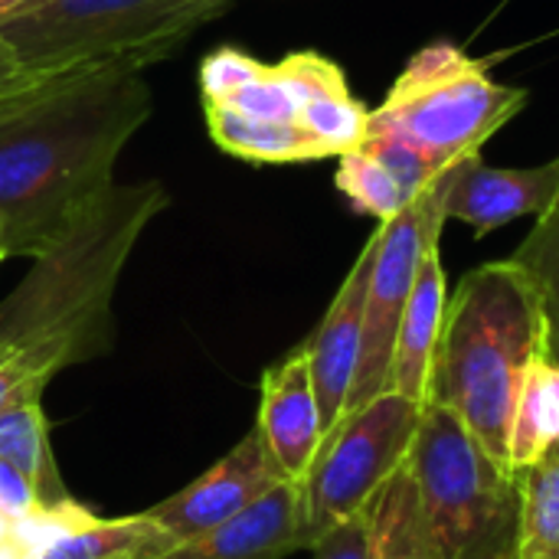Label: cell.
<instances>
[{"mask_svg": "<svg viewBox=\"0 0 559 559\" xmlns=\"http://www.w3.org/2000/svg\"><path fill=\"white\" fill-rule=\"evenodd\" d=\"M154 111L144 66L111 59L0 95V249L36 259L102 190Z\"/></svg>", "mask_w": 559, "mask_h": 559, "instance_id": "obj_1", "label": "cell"}, {"mask_svg": "<svg viewBox=\"0 0 559 559\" xmlns=\"http://www.w3.org/2000/svg\"><path fill=\"white\" fill-rule=\"evenodd\" d=\"M160 180L111 183L0 301V409L36 400L49 380L111 350V301L141 233L167 210Z\"/></svg>", "mask_w": 559, "mask_h": 559, "instance_id": "obj_2", "label": "cell"}, {"mask_svg": "<svg viewBox=\"0 0 559 559\" xmlns=\"http://www.w3.org/2000/svg\"><path fill=\"white\" fill-rule=\"evenodd\" d=\"M547 350L537 288L511 259L472 269L445 305L426 403L462 419L475 442L508 468V436L521 386Z\"/></svg>", "mask_w": 559, "mask_h": 559, "instance_id": "obj_3", "label": "cell"}, {"mask_svg": "<svg viewBox=\"0 0 559 559\" xmlns=\"http://www.w3.org/2000/svg\"><path fill=\"white\" fill-rule=\"evenodd\" d=\"M406 468L432 559H521L518 475L455 413L426 403Z\"/></svg>", "mask_w": 559, "mask_h": 559, "instance_id": "obj_4", "label": "cell"}, {"mask_svg": "<svg viewBox=\"0 0 559 559\" xmlns=\"http://www.w3.org/2000/svg\"><path fill=\"white\" fill-rule=\"evenodd\" d=\"M226 7L229 0H36L0 16V43L39 75L111 59L147 69Z\"/></svg>", "mask_w": 559, "mask_h": 559, "instance_id": "obj_5", "label": "cell"}, {"mask_svg": "<svg viewBox=\"0 0 559 559\" xmlns=\"http://www.w3.org/2000/svg\"><path fill=\"white\" fill-rule=\"evenodd\" d=\"M527 105L524 88L491 79V69L452 43L419 49L396 75L370 124L390 128L452 167L481 147Z\"/></svg>", "mask_w": 559, "mask_h": 559, "instance_id": "obj_6", "label": "cell"}, {"mask_svg": "<svg viewBox=\"0 0 559 559\" xmlns=\"http://www.w3.org/2000/svg\"><path fill=\"white\" fill-rule=\"evenodd\" d=\"M423 413L426 403L383 390L370 403L347 409L324 432L314 462L298 481L311 547L377 501L386 481L406 465Z\"/></svg>", "mask_w": 559, "mask_h": 559, "instance_id": "obj_7", "label": "cell"}, {"mask_svg": "<svg viewBox=\"0 0 559 559\" xmlns=\"http://www.w3.org/2000/svg\"><path fill=\"white\" fill-rule=\"evenodd\" d=\"M452 170L455 167H449L439 177V183L419 193L393 219H383L373 233L377 252H373L370 282H367L364 344H360V364H357L347 409L370 403L390 383L393 344H396L406 301L413 295L423 255L429 252V246L439 242L442 226H445V190H449Z\"/></svg>", "mask_w": 559, "mask_h": 559, "instance_id": "obj_8", "label": "cell"}, {"mask_svg": "<svg viewBox=\"0 0 559 559\" xmlns=\"http://www.w3.org/2000/svg\"><path fill=\"white\" fill-rule=\"evenodd\" d=\"M282 481H288V478L275 465V459L255 426L206 475H200L197 481H190L183 491L170 495L167 501L154 504L147 514L177 544H183V540H193V537L226 524L229 518L246 511L252 501H259L265 491H272Z\"/></svg>", "mask_w": 559, "mask_h": 559, "instance_id": "obj_9", "label": "cell"}, {"mask_svg": "<svg viewBox=\"0 0 559 559\" xmlns=\"http://www.w3.org/2000/svg\"><path fill=\"white\" fill-rule=\"evenodd\" d=\"M559 193V157L537 167H488L481 154L455 164L445 190V223L459 219L488 236L514 219L540 216Z\"/></svg>", "mask_w": 559, "mask_h": 559, "instance_id": "obj_10", "label": "cell"}, {"mask_svg": "<svg viewBox=\"0 0 559 559\" xmlns=\"http://www.w3.org/2000/svg\"><path fill=\"white\" fill-rule=\"evenodd\" d=\"M373 252H377V236H370V242L350 265L347 278L341 282L324 321L305 344L324 432H331L337 419L347 413L350 386L360 364V344H364V305H367Z\"/></svg>", "mask_w": 559, "mask_h": 559, "instance_id": "obj_11", "label": "cell"}, {"mask_svg": "<svg viewBox=\"0 0 559 559\" xmlns=\"http://www.w3.org/2000/svg\"><path fill=\"white\" fill-rule=\"evenodd\" d=\"M308 547L301 485L282 481L226 524L177 544L157 559H285Z\"/></svg>", "mask_w": 559, "mask_h": 559, "instance_id": "obj_12", "label": "cell"}, {"mask_svg": "<svg viewBox=\"0 0 559 559\" xmlns=\"http://www.w3.org/2000/svg\"><path fill=\"white\" fill-rule=\"evenodd\" d=\"M259 432L288 481H301L324 439L321 409L305 347L265 370L259 390Z\"/></svg>", "mask_w": 559, "mask_h": 559, "instance_id": "obj_13", "label": "cell"}, {"mask_svg": "<svg viewBox=\"0 0 559 559\" xmlns=\"http://www.w3.org/2000/svg\"><path fill=\"white\" fill-rule=\"evenodd\" d=\"M298 92V124L324 157H341L367 138L370 111L354 98L337 62L318 52H292L282 59Z\"/></svg>", "mask_w": 559, "mask_h": 559, "instance_id": "obj_14", "label": "cell"}, {"mask_svg": "<svg viewBox=\"0 0 559 559\" xmlns=\"http://www.w3.org/2000/svg\"><path fill=\"white\" fill-rule=\"evenodd\" d=\"M445 305H449V285H445V269H442V255H439V242H436L423 255L413 295L406 301V311H403V321L396 331V344H393L386 390L403 393L416 403H426L432 357H436L442 321H445Z\"/></svg>", "mask_w": 559, "mask_h": 559, "instance_id": "obj_15", "label": "cell"}, {"mask_svg": "<svg viewBox=\"0 0 559 559\" xmlns=\"http://www.w3.org/2000/svg\"><path fill=\"white\" fill-rule=\"evenodd\" d=\"M210 138L233 157L252 164H305L324 160L308 131L295 121H269L246 115L226 102H203Z\"/></svg>", "mask_w": 559, "mask_h": 559, "instance_id": "obj_16", "label": "cell"}, {"mask_svg": "<svg viewBox=\"0 0 559 559\" xmlns=\"http://www.w3.org/2000/svg\"><path fill=\"white\" fill-rule=\"evenodd\" d=\"M559 449V360L547 350L531 367L508 436V468L524 472Z\"/></svg>", "mask_w": 559, "mask_h": 559, "instance_id": "obj_17", "label": "cell"}, {"mask_svg": "<svg viewBox=\"0 0 559 559\" xmlns=\"http://www.w3.org/2000/svg\"><path fill=\"white\" fill-rule=\"evenodd\" d=\"M0 462L16 468L36 491L39 504L69 501L56 455L49 445V426L43 416V396L20 400L0 409Z\"/></svg>", "mask_w": 559, "mask_h": 559, "instance_id": "obj_18", "label": "cell"}, {"mask_svg": "<svg viewBox=\"0 0 559 559\" xmlns=\"http://www.w3.org/2000/svg\"><path fill=\"white\" fill-rule=\"evenodd\" d=\"M174 547L177 540L144 511L115 521L95 518L52 540L36 559H157Z\"/></svg>", "mask_w": 559, "mask_h": 559, "instance_id": "obj_19", "label": "cell"}, {"mask_svg": "<svg viewBox=\"0 0 559 559\" xmlns=\"http://www.w3.org/2000/svg\"><path fill=\"white\" fill-rule=\"evenodd\" d=\"M370 559H432L416 504V485L403 465L373 501Z\"/></svg>", "mask_w": 559, "mask_h": 559, "instance_id": "obj_20", "label": "cell"}, {"mask_svg": "<svg viewBox=\"0 0 559 559\" xmlns=\"http://www.w3.org/2000/svg\"><path fill=\"white\" fill-rule=\"evenodd\" d=\"M514 475L521 488V559H559V449Z\"/></svg>", "mask_w": 559, "mask_h": 559, "instance_id": "obj_21", "label": "cell"}, {"mask_svg": "<svg viewBox=\"0 0 559 559\" xmlns=\"http://www.w3.org/2000/svg\"><path fill=\"white\" fill-rule=\"evenodd\" d=\"M537 288L544 321H547V354L559 360V193L534 223L527 239L511 255Z\"/></svg>", "mask_w": 559, "mask_h": 559, "instance_id": "obj_22", "label": "cell"}, {"mask_svg": "<svg viewBox=\"0 0 559 559\" xmlns=\"http://www.w3.org/2000/svg\"><path fill=\"white\" fill-rule=\"evenodd\" d=\"M334 180H337V190L354 203V210L377 216V223L393 219L400 210L413 203L396 183V177L364 147H354L337 157Z\"/></svg>", "mask_w": 559, "mask_h": 559, "instance_id": "obj_23", "label": "cell"}, {"mask_svg": "<svg viewBox=\"0 0 559 559\" xmlns=\"http://www.w3.org/2000/svg\"><path fill=\"white\" fill-rule=\"evenodd\" d=\"M360 147L370 151L396 177V183L403 187V193L409 200H416L419 193H426L449 170L445 164H439L432 154H426L423 147H416L403 134H396L390 128H380V124H370V121H367V138L360 141Z\"/></svg>", "mask_w": 559, "mask_h": 559, "instance_id": "obj_24", "label": "cell"}, {"mask_svg": "<svg viewBox=\"0 0 559 559\" xmlns=\"http://www.w3.org/2000/svg\"><path fill=\"white\" fill-rule=\"evenodd\" d=\"M226 105H233L246 115H255V118L298 124V92L282 62H275V66L262 62V69Z\"/></svg>", "mask_w": 559, "mask_h": 559, "instance_id": "obj_25", "label": "cell"}, {"mask_svg": "<svg viewBox=\"0 0 559 559\" xmlns=\"http://www.w3.org/2000/svg\"><path fill=\"white\" fill-rule=\"evenodd\" d=\"M262 69L259 59H252L242 49H216L200 62V92L203 102H229L255 72Z\"/></svg>", "mask_w": 559, "mask_h": 559, "instance_id": "obj_26", "label": "cell"}, {"mask_svg": "<svg viewBox=\"0 0 559 559\" xmlns=\"http://www.w3.org/2000/svg\"><path fill=\"white\" fill-rule=\"evenodd\" d=\"M370 547H373V504L357 518L328 531L311 550L314 559H370Z\"/></svg>", "mask_w": 559, "mask_h": 559, "instance_id": "obj_27", "label": "cell"}, {"mask_svg": "<svg viewBox=\"0 0 559 559\" xmlns=\"http://www.w3.org/2000/svg\"><path fill=\"white\" fill-rule=\"evenodd\" d=\"M36 508H39V498H36L33 485L16 468L0 462V518L7 524H16L26 514H33Z\"/></svg>", "mask_w": 559, "mask_h": 559, "instance_id": "obj_28", "label": "cell"}, {"mask_svg": "<svg viewBox=\"0 0 559 559\" xmlns=\"http://www.w3.org/2000/svg\"><path fill=\"white\" fill-rule=\"evenodd\" d=\"M39 79V72H29V69H23L16 59H13V52L0 43V95H7V92H16V88H23V85H29V82H36Z\"/></svg>", "mask_w": 559, "mask_h": 559, "instance_id": "obj_29", "label": "cell"}, {"mask_svg": "<svg viewBox=\"0 0 559 559\" xmlns=\"http://www.w3.org/2000/svg\"><path fill=\"white\" fill-rule=\"evenodd\" d=\"M29 3H36V0H0V16H10V13L23 10V7H29Z\"/></svg>", "mask_w": 559, "mask_h": 559, "instance_id": "obj_30", "label": "cell"}, {"mask_svg": "<svg viewBox=\"0 0 559 559\" xmlns=\"http://www.w3.org/2000/svg\"><path fill=\"white\" fill-rule=\"evenodd\" d=\"M3 259H7V255H3V249H0V262H3Z\"/></svg>", "mask_w": 559, "mask_h": 559, "instance_id": "obj_31", "label": "cell"}]
</instances>
